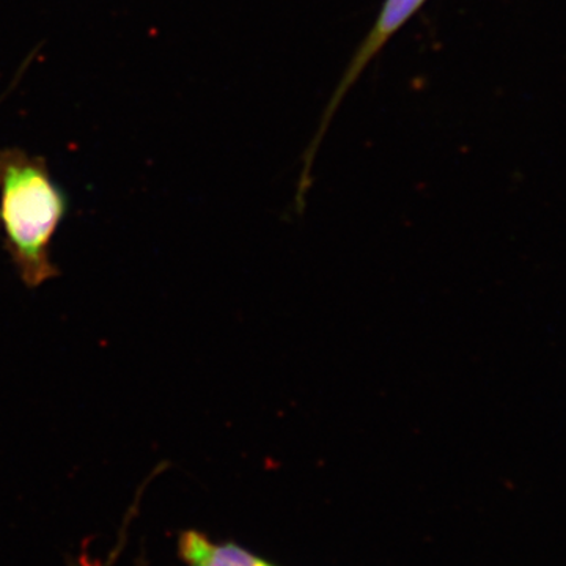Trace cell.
<instances>
[{"mask_svg": "<svg viewBox=\"0 0 566 566\" xmlns=\"http://www.w3.org/2000/svg\"><path fill=\"white\" fill-rule=\"evenodd\" d=\"M69 208L46 159L20 148L0 150V237L25 289L61 275L51 248Z\"/></svg>", "mask_w": 566, "mask_h": 566, "instance_id": "6da1fadb", "label": "cell"}, {"mask_svg": "<svg viewBox=\"0 0 566 566\" xmlns=\"http://www.w3.org/2000/svg\"><path fill=\"white\" fill-rule=\"evenodd\" d=\"M424 2L427 0H386L385 6L379 11L378 20H376L368 35L365 36L363 46L357 50V54L354 55L352 63H349V69L346 71L344 80H342L337 92H335L329 109L326 112V117H324L323 129L326 123L331 120V117H333L335 109L344 99L349 87L359 80L363 71L370 65V62L389 43L395 33L400 31L406 25V22L411 20L417 11L422 9Z\"/></svg>", "mask_w": 566, "mask_h": 566, "instance_id": "7a4b0ae2", "label": "cell"}, {"mask_svg": "<svg viewBox=\"0 0 566 566\" xmlns=\"http://www.w3.org/2000/svg\"><path fill=\"white\" fill-rule=\"evenodd\" d=\"M180 557L188 566H273L252 556L233 543H214L200 532L188 531L178 543Z\"/></svg>", "mask_w": 566, "mask_h": 566, "instance_id": "3957f363", "label": "cell"}]
</instances>
